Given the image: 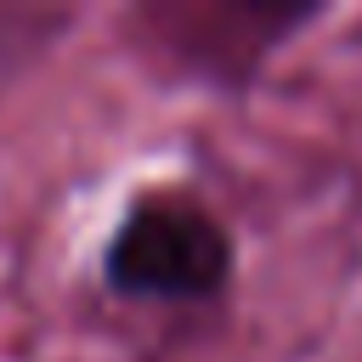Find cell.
Segmentation results:
<instances>
[{"instance_id": "6da1fadb", "label": "cell", "mask_w": 362, "mask_h": 362, "mask_svg": "<svg viewBox=\"0 0 362 362\" xmlns=\"http://www.w3.org/2000/svg\"><path fill=\"white\" fill-rule=\"evenodd\" d=\"M238 277L226 221L187 192H136L102 243V288L136 305H209Z\"/></svg>"}, {"instance_id": "7a4b0ae2", "label": "cell", "mask_w": 362, "mask_h": 362, "mask_svg": "<svg viewBox=\"0 0 362 362\" xmlns=\"http://www.w3.org/2000/svg\"><path fill=\"white\" fill-rule=\"evenodd\" d=\"M322 6H277V0H209V6H141L136 23L153 28L158 51L181 62L192 79L243 90L260 79V68L288 45L300 28H311Z\"/></svg>"}, {"instance_id": "3957f363", "label": "cell", "mask_w": 362, "mask_h": 362, "mask_svg": "<svg viewBox=\"0 0 362 362\" xmlns=\"http://www.w3.org/2000/svg\"><path fill=\"white\" fill-rule=\"evenodd\" d=\"M68 23H74V11H62V6H0V102L11 96L17 79H28L51 57V45L68 34Z\"/></svg>"}]
</instances>
